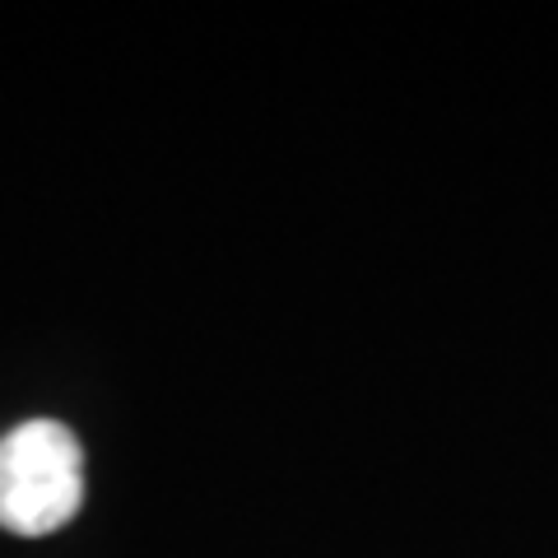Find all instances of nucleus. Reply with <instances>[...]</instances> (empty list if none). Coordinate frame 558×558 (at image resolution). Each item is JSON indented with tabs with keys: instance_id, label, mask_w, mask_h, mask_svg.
<instances>
[{
	"instance_id": "nucleus-1",
	"label": "nucleus",
	"mask_w": 558,
	"mask_h": 558,
	"mask_svg": "<svg viewBox=\"0 0 558 558\" xmlns=\"http://www.w3.org/2000/svg\"><path fill=\"white\" fill-rule=\"evenodd\" d=\"M84 508V447L61 418H24L0 438V531L57 535Z\"/></svg>"
}]
</instances>
